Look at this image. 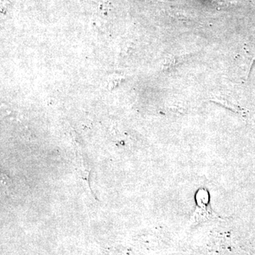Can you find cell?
Returning a JSON list of instances; mask_svg holds the SVG:
<instances>
[]
</instances>
